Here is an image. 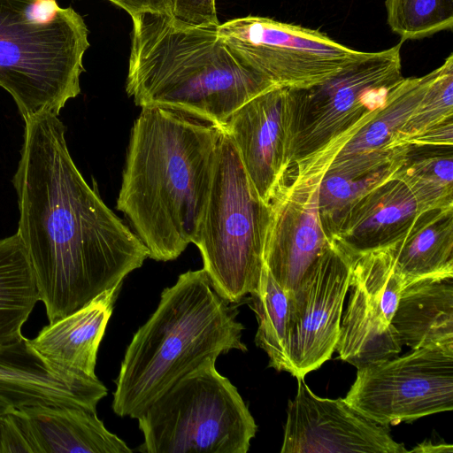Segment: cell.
<instances>
[{"instance_id":"6da1fadb","label":"cell","mask_w":453,"mask_h":453,"mask_svg":"<svg viewBox=\"0 0 453 453\" xmlns=\"http://www.w3.org/2000/svg\"><path fill=\"white\" fill-rule=\"evenodd\" d=\"M24 121L13 177L17 234L52 323L123 283L149 250L87 183L69 152L58 115Z\"/></svg>"},{"instance_id":"7a4b0ae2","label":"cell","mask_w":453,"mask_h":453,"mask_svg":"<svg viewBox=\"0 0 453 453\" xmlns=\"http://www.w3.org/2000/svg\"><path fill=\"white\" fill-rule=\"evenodd\" d=\"M222 129L183 112L143 107L134 123L117 208L157 261L193 243L205 212Z\"/></svg>"},{"instance_id":"3957f363","label":"cell","mask_w":453,"mask_h":453,"mask_svg":"<svg viewBox=\"0 0 453 453\" xmlns=\"http://www.w3.org/2000/svg\"><path fill=\"white\" fill-rule=\"evenodd\" d=\"M126 81L136 105L183 112L222 129L242 104L276 86L239 59L216 28L173 17H132Z\"/></svg>"},{"instance_id":"277c9868","label":"cell","mask_w":453,"mask_h":453,"mask_svg":"<svg viewBox=\"0 0 453 453\" xmlns=\"http://www.w3.org/2000/svg\"><path fill=\"white\" fill-rule=\"evenodd\" d=\"M237 313L203 268L180 274L162 291L157 309L126 349L115 380L113 411L137 418L207 357L246 351Z\"/></svg>"},{"instance_id":"5b68a950","label":"cell","mask_w":453,"mask_h":453,"mask_svg":"<svg viewBox=\"0 0 453 453\" xmlns=\"http://www.w3.org/2000/svg\"><path fill=\"white\" fill-rule=\"evenodd\" d=\"M88 29L57 0H0V87L24 120L58 115L81 93Z\"/></svg>"},{"instance_id":"8992f818","label":"cell","mask_w":453,"mask_h":453,"mask_svg":"<svg viewBox=\"0 0 453 453\" xmlns=\"http://www.w3.org/2000/svg\"><path fill=\"white\" fill-rule=\"evenodd\" d=\"M207 357L138 417L144 453H246L257 426L237 388Z\"/></svg>"},{"instance_id":"52a82bcc","label":"cell","mask_w":453,"mask_h":453,"mask_svg":"<svg viewBox=\"0 0 453 453\" xmlns=\"http://www.w3.org/2000/svg\"><path fill=\"white\" fill-rule=\"evenodd\" d=\"M267 211L222 130L205 212L193 243L214 289L229 303H239L258 285Z\"/></svg>"},{"instance_id":"ba28073f","label":"cell","mask_w":453,"mask_h":453,"mask_svg":"<svg viewBox=\"0 0 453 453\" xmlns=\"http://www.w3.org/2000/svg\"><path fill=\"white\" fill-rule=\"evenodd\" d=\"M402 44L371 52L329 80L297 89L295 168L288 178L321 177L336 153L384 106L403 79Z\"/></svg>"},{"instance_id":"9c48e42d","label":"cell","mask_w":453,"mask_h":453,"mask_svg":"<svg viewBox=\"0 0 453 453\" xmlns=\"http://www.w3.org/2000/svg\"><path fill=\"white\" fill-rule=\"evenodd\" d=\"M216 34L245 65L291 89L319 85L371 53L346 47L319 30L260 16L227 20Z\"/></svg>"},{"instance_id":"30bf717a","label":"cell","mask_w":453,"mask_h":453,"mask_svg":"<svg viewBox=\"0 0 453 453\" xmlns=\"http://www.w3.org/2000/svg\"><path fill=\"white\" fill-rule=\"evenodd\" d=\"M344 399L384 426L452 411L453 347H423L357 368Z\"/></svg>"},{"instance_id":"8fae6325","label":"cell","mask_w":453,"mask_h":453,"mask_svg":"<svg viewBox=\"0 0 453 453\" xmlns=\"http://www.w3.org/2000/svg\"><path fill=\"white\" fill-rule=\"evenodd\" d=\"M351 259L330 240L291 294L288 358L296 378L319 369L335 351Z\"/></svg>"},{"instance_id":"7c38bea8","label":"cell","mask_w":453,"mask_h":453,"mask_svg":"<svg viewBox=\"0 0 453 453\" xmlns=\"http://www.w3.org/2000/svg\"><path fill=\"white\" fill-rule=\"evenodd\" d=\"M296 112L297 89L273 86L239 107L222 127L265 203L293 165Z\"/></svg>"},{"instance_id":"4fadbf2b","label":"cell","mask_w":453,"mask_h":453,"mask_svg":"<svg viewBox=\"0 0 453 453\" xmlns=\"http://www.w3.org/2000/svg\"><path fill=\"white\" fill-rule=\"evenodd\" d=\"M297 392L289 400L281 453H406L381 426L349 405L344 398L316 395L297 377Z\"/></svg>"},{"instance_id":"5bb4252c","label":"cell","mask_w":453,"mask_h":453,"mask_svg":"<svg viewBox=\"0 0 453 453\" xmlns=\"http://www.w3.org/2000/svg\"><path fill=\"white\" fill-rule=\"evenodd\" d=\"M320 179L285 180L267 203L264 265L290 295L330 242L319 212Z\"/></svg>"},{"instance_id":"9a60e30c","label":"cell","mask_w":453,"mask_h":453,"mask_svg":"<svg viewBox=\"0 0 453 453\" xmlns=\"http://www.w3.org/2000/svg\"><path fill=\"white\" fill-rule=\"evenodd\" d=\"M96 412L35 405L0 414V453H130Z\"/></svg>"},{"instance_id":"2e32d148","label":"cell","mask_w":453,"mask_h":453,"mask_svg":"<svg viewBox=\"0 0 453 453\" xmlns=\"http://www.w3.org/2000/svg\"><path fill=\"white\" fill-rule=\"evenodd\" d=\"M107 388L97 377L56 366L23 339L0 346V413L35 405L96 412Z\"/></svg>"},{"instance_id":"e0dca14e","label":"cell","mask_w":453,"mask_h":453,"mask_svg":"<svg viewBox=\"0 0 453 453\" xmlns=\"http://www.w3.org/2000/svg\"><path fill=\"white\" fill-rule=\"evenodd\" d=\"M425 212L410 188L394 176L352 202L324 228L332 242L356 257L388 247Z\"/></svg>"},{"instance_id":"ac0fdd59","label":"cell","mask_w":453,"mask_h":453,"mask_svg":"<svg viewBox=\"0 0 453 453\" xmlns=\"http://www.w3.org/2000/svg\"><path fill=\"white\" fill-rule=\"evenodd\" d=\"M435 71L403 78L379 112L336 153L324 174L357 178L371 173L411 152L395 147V134L419 105Z\"/></svg>"},{"instance_id":"d6986e66","label":"cell","mask_w":453,"mask_h":453,"mask_svg":"<svg viewBox=\"0 0 453 453\" xmlns=\"http://www.w3.org/2000/svg\"><path fill=\"white\" fill-rule=\"evenodd\" d=\"M123 283L99 294L77 311L44 326L34 339V349L60 368L96 377L99 345Z\"/></svg>"},{"instance_id":"ffe728a7","label":"cell","mask_w":453,"mask_h":453,"mask_svg":"<svg viewBox=\"0 0 453 453\" xmlns=\"http://www.w3.org/2000/svg\"><path fill=\"white\" fill-rule=\"evenodd\" d=\"M411 349L453 347V276L425 278L403 288L390 321Z\"/></svg>"},{"instance_id":"44dd1931","label":"cell","mask_w":453,"mask_h":453,"mask_svg":"<svg viewBox=\"0 0 453 453\" xmlns=\"http://www.w3.org/2000/svg\"><path fill=\"white\" fill-rule=\"evenodd\" d=\"M386 249L406 286L420 279L453 276V207L423 213Z\"/></svg>"},{"instance_id":"7402d4cb","label":"cell","mask_w":453,"mask_h":453,"mask_svg":"<svg viewBox=\"0 0 453 453\" xmlns=\"http://www.w3.org/2000/svg\"><path fill=\"white\" fill-rule=\"evenodd\" d=\"M349 298L335 350L356 368L396 357L402 348L391 326L373 309L362 288L349 280Z\"/></svg>"},{"instance_id":"603a6c76","label":"cell","mask_w":453,"mask_h":453,"mask_svg":"<svg viewBox=\"0 0 453 453\" xmlns=\"http://www.w3.org/2000/svg\"><path fill=\"white\" fill-rule=\"evenodd\" d=\"M39 301L34 271L19 235L0 239V346L24 338L23 325Z\"/></svg>"},{"instance_id":"cb8c5ba5","label":"cell","mask_w":453,"mask_h":453,"mask_svg":"<svg viewBox=\"0 0 453 453\" xmlns=\"http://www.w3.org/2000/svg\"><path fill=\"white\" fill-rule=\"evenodd\" d=\"M249 295V306L257 321L256 345L267 354L270 367L289 372L291 295L274 280L265 265L257 287Z\"/></svg>"},{"instance_id":"d4e9b609","label":"cell","mask_w":453,"mask_h":453,"mask_svg":"<svg viewBox=\"0 0 453 453\" xmlns=\"http://www.w3.org/2000/svg\"><path fill=\"white\" fill-rule=\"evenodd\" d=\"M349 280L357 284L373 309L390 324L406 282L386 248L351 257Z\"/></svg>"},{"instance_id":"484cf974","label":"cell","mask_w":453,"mask_h":453,"mask_svg":"<svg viewBox=\"0 0 453 453\" xmlns=\"http://www.w3.org/2000/svg\"><path fill=\"white\" fill-rule=\"evenodd\" d=\"M395 176L412 191L425 211L453 207V157L441 153L404 159Z\"/></svg>"},{"instance_id":"4316f807","label":"cell","mask_w":453,"mask_h":453,"mask_svg":"<svg viewBox=\"0 0 453 453\" xmlns=\"http://www.w3.org/2000/svg\"><path fill=\"white\" fill-rule=\"evenodd\" d=\"M388 24L401 42L453 27V0H386Z\"/></svg>"},{"instance_id":"83f0119b","label":"cell","mask_w":453,"mask_h":453,"mask_svg":"<svg viewBox=\"0 0 453 453\" xmlns=\"http://www.w3.org/2000/svg\"><path fill=\"white\" fill-rule=\"evenodd\" d=\"M434 71L419 105L395 134V147H406L403 143L406 139L452 119L453 54Z\"/></svg>"},{"instance_id":"f1b7e54d","label":"cell","mask_w":453,"mask_h":453,"mask_svg":"<svg viewBox=\"0 0 453 453\" xmlns=\"http://www.w3.org/2000/svg\"><path fill=\"white\" fill-rule=\"evenodd\" d=\"M406 157L357 178L324 174L319 186V205L323 226L333 220L365 192L394 177Z\"/></svg>"},{"instance_id":"f546056e","label":"cell","mask_w":453,"mask_h":453,"mask_svg":"<svg viewBox=\"0 0 453 453\" xmlns=\"http://www.w3.org/2000/svg\"><path fill=\"white\" fill-rule=\"evenodd\" d=\"M173 17L200 27L216 28L220 24L216 0H173Z\"/></svg>"},{"instance_id":"4dcf8cb0","label":"cell","mask_w":453,"mask_h":453,"mask_svg":"<svg viewBox=\"0 0 453 453\" xmlns=\"http://www.w3.org/2000/svg\"><path fill=\"white\" fill-rule=\"evenodd\" d=\"M403 143L412 150L426 146L451 148L453 145L452 119L406 139Z\"/></svg>"},{"instance_id":"1f68e13d","label":"cell","mask_w":453,"mask_h":453,"mask_svg":"<svg viewBox=\"0 0 453 453\" xmlns=\"http://www.w3.org/2000/svg\"><path fill=\"white\" fill-rule=\"evenodd\" d=\"M125 10L131 18L142 14L173 17V0H107Z\"/></svg>"},{"instance_id":"d6a6232c","label":"cell","mask_w":453,"mask_h":453,"mask_svg":"<svg viewBox=\"0 0 453 453\" xmlns=\"http://www.w3.org/2000/svg\"><path fill=\"white\" fill-rule=\"evenodd\" d=\"M409 452L416 453H441V452H453V447L451 444H439L432 443L429 441H424L422 443L418 444Z\"/></svg>"},{"instance_id":"836d02e7","label":"cell","mask_w":453,"mask_h":453,"mask_svg":"<svg viewBox=\"0 0 453 453\" xmlns=\"http://www.w3.org/2000/svg\"><path fill=\"white\" fill-rule=\"evenodd\" d=\"M1 414V413H0Z\"/></svg>"}]
</instances>
